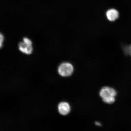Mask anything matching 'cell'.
I'll return each instance as SVG.
<instances>
[{"mask_svg": "<svg viewBox=\"0 0 131 131\" xmlns=\"http://www.w3.org/2000/svg\"><path fill=\"white\" fill-rule=\"evenodd\" d=\"M106 16L108 20L111 22L117 20L119 17V13L117 10L111 9L108 10L106 13Z\"/></svg>", "mask_w": 131, "mask_h": 131, "instance_id": "cell-4", "label": "cell"}, {"mask_svg": "<svg viewBox=\"0 0 131 131\" xmlns=\"http://www.w3.org/2000/svg\"><path fill=\"white\" fill-rule=\"evenodd\" d=\"M73 68L71 64L64 63L61 64L58 68L59 73L63 77L70 76L72 73Z\"/></svg>", "mask_w": 131, "mask_h": 131, "instance_id": "cell-2", "label": "cell"}, {"mask_svg": "<svg viewBox=\"0 0 131 131\" xmlns=\"http://www.w3.org/2000/svg\"><path fill=\"white\" fill-rule=\"evenodd\" d=\"M95 124H96V125H97V126H101V124H100L99 123H98V122H96L95 123Z\"/></svg>", "mask_w": 131, "mask_h": 131, "instance_id": "cell-8", "label": "cell"}, {"mask_svg": "<svg viewBox=\"0 0 131 131\" xmlns=\"http://www.w3.org/2000/svg\"><path fill=\"white\" fill-rule=\"evenodd\" d=\"M59 112L60 114L66 115L69 113L70 111L69 105L66 102H62L58 106Z\"/></svg>", "mask_w": 131, "mask_h": 131, "instance_id": "cell-5", "label": "cell"}, {"mask_svg": "<svg viewBox=\"0 0 131 131\" xmlns=\"http://www.w3.org/2000/svg\"><path fill=\"white\" fill-rule=\"evenodd\" d=\"M32 42L29 39L24 38V42H21L19 44V49L21 52L27 54L32 53Z\"/></svg>", "mask_w": 131, "mask_h": 131, "instance_id": "cell-3", "label": "cell"}, {"mask_svg": "<svg viewBox=\"0 0 131 131\" xmlns=\"http://www.w3.org/2000/svg\"><path fill=\"white\" fill-rule=\"evenodd\" d=\"M123 49L126 55H129L131 57V45L124 46Z\"/></svg>", "mask_w": 131, "mask_h": 131, "instance_id": "cell-6", "label": "cell"}, {"mask_svg": "<svg viewBox=\"0 0 131 131\" xmlns=\"http://www.w3.org/2000/svg\"><path fill=\"white\" fill-rule=\"evenodd\" d=\"M116 95L115 90L107 87L103 88L100 92V95L102 98L103 101L108 104H112L114 102V97Z\"/></svg>", "mask_w": 131, "mask_h": 131, "instance_id": "cell-1", "label": "cell"}, {"mask_svg": "<svg viewBox=\"0 0 131 131\" xmlns=\"http://www.w3.org/2000/svg\"><path fill=\"white\" fill-rule=\"evenodd\" d=\"M3 40H4V37H3V35L1 34V47L2 46V42H3Z\"/></svg>", "mask_w": 131, "mask_h": 131, "instance_id": "cell-7", "label": "cell"}]
</instances>
